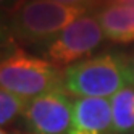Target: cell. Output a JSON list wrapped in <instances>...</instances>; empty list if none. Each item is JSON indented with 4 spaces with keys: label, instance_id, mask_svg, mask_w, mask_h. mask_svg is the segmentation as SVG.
<instances>
[{
    "label": "cell",
    "instance_id": "cell-15",
    "mask_svg": "<svg viewBox=\"0 0 134 134\" xmlns=\"http://www.w3.org/2000/svg\"><path fill=\"white\" fill-rule=\"evenodd\" d=\"M132 63H134V58H132Z\"/></svg>",
    "mask_w": 134,
    "mask_h": 134
},
{
    "label": "cell",
    "instance_id": "cell-3",
    "mask_svg": "<svg viewBox=\"0 0 134 134\" xmlns=\"http://www.w3.org/2000/svg\"><path fill=\"white\" fill-rule=\"evenodd\" d=\"M0 89L31 100L50 91L65 89L63 70L16 45L0 60Z\"/></svg>",
    "mask_w": 134,
    "mask_h": 134
},
{
    "label": "cell",
    "instance_id": "cell-11",
    "mask_svg": "<svg viewBox=\"0 0 134 134\" xmlns=\"http://www.w3.org/2000/svg\"><path fill=\"white\" fill-rule=\"evenodd\" d=\"M55 2H60L70 7H78V8H84V10H91V8H100L105 2L108 0H55Z\"/></svg>",
    "mask_w": 134,
    "mask_h": 134
},
{
    "label": "cell",
    "instance_id": "cell-10",
    "mask_svg": "<svg viewBox=\"0 0 134 134\" xmlns=\"http://www.w3.org/2000/svg\"><path fill=\"white\" fill-rule=\"evenodd\" d=\"M16 47V41L12 34L8 16L0 13V60L7 57Z\"/></svg>",
    "mask_w": 134,
    "mask_h": 134
},
{
    "label": "cell",
    "instance_id": "cell-8",
    "mask_svg": "<svg viewBox=\"0 0 134 134\" xmlns=\"http://www.w3.org/2000/svg\"><path fill=\"white\" fill-rule=\"evenodd\" d=\"M115 134H134V84L124 86L110 99Z\"/></svg>",
    "mask_w": 134,
    "mask_h": 134
},
{
    "label": "cell",
    "instance_id": "cell-9",
    "mask_svg": "<svg viewBox=\"0 0 134 134\" xmlns=\"http://www.w3.org/2000/svg\"><path fill=\"white\" fill-rule=\"evenodd\" d=\"M26 105V99L13 92L0 89V128L13 123L18 116H23Z\"/></svg>",
    "mask_w": 134,
    "mask_h": 134
},
{
    "label": "cell",
    "instance_id": "cell-1",
    "mask_svg": "<svg viewBox=\"0 0 134 134\" xmlns=\"http://www.w3.org/2000/svg\"><path fill=\"white\" fill-rule=\"evenodd\" d=\"M134 84V63L124 55L100 53L63 70V87L73 97H113Z\"/></svg>",
    "mask_w": 134,
    "mask_h": 134
},
{
    "label": "cell",
    "instance_id": "cell-4",
    "mask_svg": "<svg viewBox=\"0 0 134 134\" xmlns=\"http://www.w3.org/2000/svg\"><path fill=\"white\" fill-rule=\"evenodd\" d=\"M105 34L95 15H84L74 23L44 45L45 60H49L57 68L65 70L86 58H91L92 53L102 45Z\"/></svg>",
    "mask_w": 134,
    "mask_h": 134
},
{
    "label": "cell",
    "instance_id": "cell-14",
    "mask_svg": "<svg viewBox=\"0 0 134 134\" xmlns=\"http://www.w3.org/2000/svg\"><path fill=\"white\" fill-rule=\"evenodd\" d=\"M0 134H8V132H7V131H3L2 128H0Z\"/></svg>",
    "mask_w": 134,
    "mask_h": 134
},
{
    "label": "cell",
    "instance_id": "cell-12",
    "mask_svg": "<svg viewBox=\"0 0 134 134\" xmlns=\"http://www.w3.org/2000/svg\"><path fill=\"white\" fill-rule=\"evenodd\" d=\"M24 0H0V13L10 16Z\"/></svg>",
    "mask_w": 134,
    "mask_h": 134
},
{
    "label": "cell",
    "instance_id": "cell-2",
    "mask_svg": "<svg viewBox=\"0 0 134 134\" xmlns=\"http://www.w3.org/2000/svg\"><path fill=\"white\" fill-rule=\"evenodd\" d=\"M84 15H87L84 8L70 7L55 0H24L8 16V23L16 42L47 45L65 27Z\"/></svg>",
    "mask_w": 134,
    "mask_h": 134
},
{
    "label": "cell",
    "instance_id": "cell-6",
    "mask_svg": "<svg viewBox=\"0 0 134 134\" xmlns=\"http://www.w3.org/2000/svg\"><path fill=\"white\" fill-rule=\"evenodd\" d=\"M68 134H115L110 100L97 97L74 99Z\"/></svg>",
    "mask_w": 134,
    "mask_h": 134
},
{
    "label": "cell",
    "instance_id": "cell-7",
    "mask_svg": "<svg viewBox=\"0 0 134 134\" xmlns=\"http://www.w3.org/2000/svg\"><path fill=\"white\" fill-rule=\"evenodd\" d=\"M97 20L108 41L115 44L134 42V8L108 0L97 10Z\"/></svg>",
    "mask_w": 134,
    "mask_h": 134
},
{
    "label": "cell",
    "instance_id": "cell-13",
    "mask_svg": "<svg viewBox=\"0 0 134 134\" xmlns=\"http://www.w3.org/2000/svg\"><path fill=\"white\" fill-rule=\"evenodd\" d=\"M116 2L124 3V5H128V7H132V8H134V0H116Z\"/></svg>",
    "mask_w": 134,
    "mask_h": 134
},
{
    "label": "cell",
    "instance_id": "cell-5",
    "mask_svg": "<svg viewBox=\"0 0 134 134\" xmlns=\"http://www.w3.org/2000/svg\"><path fill=\"white\" fill-rule=\"evenodd\" d=\"M74 100L65 89H55L27 100L23 121L29 134H68Z\"/></svg>",
    "mask_w": 134,
    "mask_h": 134
}]
</instances>
